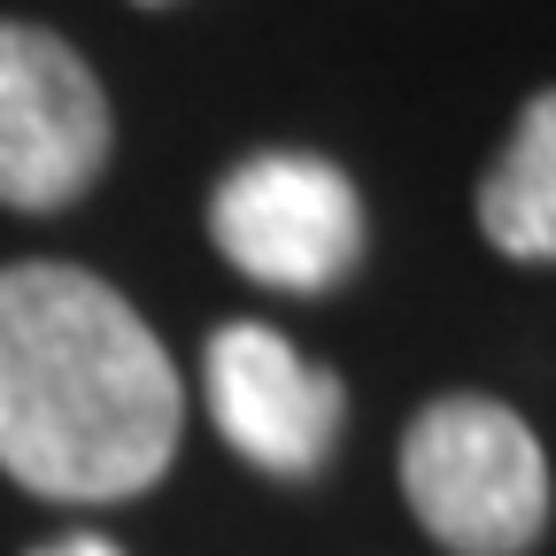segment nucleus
<instances>
[{
    "mask_svg": "<svg viewBox=\"0 0 556 556\" xmlns=\"http://www.w3.org/2000/svg\"><path fill=\"white\" fill-rule=\"evenodd\" d=\"M186 387L155 325L78 263L0 270V471L47 503H124L178 456Z\"/></svg>",
    "mask_w": 556,
    "mask_h": 556,
    "instance_id": "f257e3e1",
    "label": "nucleus"
},
{
    "mask_svg": "<svg viewBox=\"0 0 556 556\" xmlns=\"http://www.w3.org/2000/svg\"><path fill=\"white\" fill-rule=\"evenodd\" d=\"M402 495L441 548L518 556L548 533V456L518 409L441 394L402 433Z\"/></svg>",
    "mask_w": 556,
    "mask_h": 556,
    "instance_id": "f03ea898",
    "label": "nucleus"
},
{
    "mask_svg": "<svg viewBox=\"0 0 556 556\" xmlns=\"http://www.w3.org/2000/svg\"><path fill=\"white\" fill-rule=\"evenodd\" d=\"M208 240L255 287L332 294L364 255V201L340 178V163L270 148L208 193Z\"/></svg>",
    "mask_w": 556,
    "mask_h": 556,
    "instance_id": "7ed1b4c3",
    "label": "nucleus"
},
{
    "mask_svg": "<svg viewBox=\"0 0 556 556\" xmlns=\"http://www.w3.org/2000/svg\"><path fill=\"white\" fill-rule=\"evenodd\" d=\"M109 170V93L86 54L0 16V201L9 208H70Z\"/></svg>",
    "mask_w": 556,
    "mask_h": 556,
    "instance_id": "20e7f679",
    "label": "nucleus"
},
{
    "mask_svg": "<svg viewBox=\"0 0 556 556\" xmlns=\"http://www.w3.org/2000/svg\"><path fill=\"white\" fill-rule=\"evenodd\" d=\"M201 379H208V417H217V433L248 464H263L278 479H309L332 456L340 417H348V387L325 364H309L278 325L240 317L225 332H208Z\"/></svg>",
    "mask_w": 556,
    "mask_h": 556,
    "instance_id": "39448f33",
    "label": "nucleus"
},
{
    "mask_svg": "<svg viewBox=\"0 0 556 556\" xmlns=\"http://www.w3.org/2000/svg\"><path fill=\"white\" fill-rule=\"evenodd\" d=\"M479 225L510 263H548L556 255V101L533 93L510 148L495 155L479 186Z\"/></svg>",
    "mask_w": 556,
    "mask_h": 556,
    "instance_id": "423d86ee",
    "label": "nucleus"
},
{
    "mask_svg": "<svg viewBox=\"0 0 556 556\" xmlns=\"http://www.w3.org/2000/svg\"><path fill=\"white\" fill-rule=\"evenodd\" d=\"M31 556H124V548H116V541H101V533H62V541L31 548Z\"/></svg>",
    "mask_w": 556,
    "mask_h": 556,
    "instance_id": "0eeeda50",
    "label": "nucleus"
},
{
    "mask_svg": "<svg viewBox=\"0 0 556 556\" xmlns=\"http://www.w3.org/2000/svg\"><path fill=\"white\" fill-rule=\"evenodd\" d=\"M139 9H155V0H139Z\"/></svg>",
    "mask_w": 556,
    "mask_h": 556,
    "instance_id": "6e6552de",
    "label": "nucleus"
}]
</instances>
